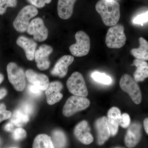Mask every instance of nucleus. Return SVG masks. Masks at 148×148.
<instances>
[{
	"label": "nucleus",
	"mask_w": 148,
	"mask_h": 148,
	"mask_svg": "<svg viewBox=\"0 0 148 148\" xmlns=\"http://www.w3.org/2000/svg\"><path fill=\"white\" fill-rule=\"evenodd\" d=\"M69 91L73 95L86 97L88 90L83 76L80 73L76 72L72 74L67 82Z\"/></svg>",
	"instance_id": "8"
},
{
	"label": "nucleus",
	"mask_w": 148,
	"mask_h": 148,
	"mask_svg": "<svg viewBox=\"0 0 148 148\" xmlns=\"http://www.w3.org/2000/svg\"><path fill=\"white\" fill-rule=\"evenodd\" d=\"M7 71L9 80L14 88L18 91L24 90L26 86V76L23 69L11 62L8 65Z\"/></svg>",
	"instance_id": "7"
},
{
	"label": "nucleus",
	"mask_w": 148,
	"mask_h": 148,
	"mask_svg": "<svg viewBox=\"0 0 148 148\" xmlns=\"http://www.w3.org/2000/svg\"><path fill=\"white\" fill-rule=\"evenodd\" d=\"M17 3V0H0V15L5 13L8 8L15 7Z\"/></svg>",
	"instance_id": "26"
},
{
	"label": "nucleus",
	"mask_w": 148,
	"mask_h": 148,
	"mask_svg": "<svg viewBox=\"0 0 148 148\" xmlns=\"http://www.w3.org/2000/svg\"><path fill=\"white\" fill-rule=\"evenodd\" d=\"M27 136V132L25 130L21 127L16 128L14 130L12 138L16 141L23 140Z\"/></svg>",
	"instance_id": "27"
},
{
	"label": "nucleus",
	"mask_w": 148,
	"mask_h": 148,
	"mask_svg": "<svg viewBox=\"0 0 148 148\" xmlns=\"http://www.w3.org/2000/svg\"><path fill=\"white\" fill-rule=\"evenodd\" d=\"M6 94L7 90L5 88L0 89V100L3 98Z\"/></svg>",
	"instance_id": "36"
},
{
	"label": "nucleus",
	"mask_w": 148,
	"mask_h": 148,
	"mask_svg": "<svg viewBox=\"0 0 148 148\" xmlns=\"http://www.w3.org/2000/svg\"><path fill=\"white\" fill-rule=\"evenodd\" d=\"M95 126L97 132V143L99 145H102L111 136L107 117L103 116L98 119L95 121Z\"/></svg>",
	"instance_id": "12"
},
{
	"label": "nucleus",
	"mask_w": 148,
	"mask_h": 148,
	"mask_svg": "<svg viewBox=\"0 0 148 148\" xmlns=\"http://www.w3.org/2000/svg\"><path fill=\"white\" fill-rule=\"evenodd\" d=\"M11 114L10 112L6 110L5 106L4 104H0V123L10 118Z\"/></svg>",
	"instance_id": "29"
},
{
	"label": "nucleus",
	"mask_w": 148,
	"mask_h": 148,
	"mask_svg": "<svg viewBox=\"0 0 148 148\" xmlns=\"http://www.w3.org/2000/svg\"><path fill=\"white\" fill-rule=\"evenodd\" d=\"M121 115L119 109L115 107L111 108L108 112L107 119L111 136L117 134Z\"/></svg>",
	"instance_id": "18"
},
{
	"label": "nucleus",
	"mask_w": 148,
	"mask_h": 148,
	"mask_svg": "<svg viewBox=\"0 0 148 148\" xmlns=\"http://www.w3.org/2000/svg\"><path fill=\"white\" fill-rule=\"evenodd\" d=\"M91 77L95 81L104 84H110L112 82V80L110 77L107 75L106 74L99 72H93L91 74Z\"/></svg>",
	"instance_id": "25"
},
{
	"label": "nucleus",
	"mask_w": 148,
	"mask_h": 148,
	"mask_svg": "<svg viewBox=\"0 0 148 148\" xmlns=\"http://www.w3.org/2000/svg\"><path fill=\"white\" fill-rule=\"evenodd\" d=\"M26 76L30 83L38 87L42 91L45 90L49 84L48 77L44 74L38 73L29 69L26 71Z\"/></svg>",
	"instance_id": "16"
},
{
	"label": "nucleus",
	"mask_w": 148,
	"mask_h": 148,
	"mask_svg": "<svg viewBox=\"0 0 148 148\" xmlns=\"http://www.w3.org/2000/svg\"><path fill=\"white\" fill-rule=\"evenodd\" d=\"M4 79V77L1 74H0V84L3 82Z\"/></svg>",
	"instance_id": "37"
},
{
	"label": "nucleus",
	"mask_w": 148,
	"mask_h": 148,
	"mask_svg": "<svg viewBox=\"0 0 148 148\" xmlns=\"http://www.w3.org/2000/svg\"><path fill=\"white\" fill-rule=\"evenodd\" d=\"M89 130L88 123L86 121H83L75 127L74 135L75 138L82 144L89 145L93 142V138Z\"/></svg>",
	"instance_id": "13"
},
{
	"label": "nucleus",
	"mask_w": 148,
	"mask_h": 148,
	"mask_svg": "<svg viewBox=\"0 0 148 148\" xmlns=\"http://www.w3.org/2000/svg\"><path fill=\"white\" fill-rule=\"evenodd\" d=\"M53 51L50 46L44 44L41 45L35 52L34 58L38 68L41 71L47 70L50 66L49 56Z\"/></svg>",
	"instance_id": "11"
},
{
	"label": "nucleus",
	"mask_w": 148,
	"mask_h": 148,
	"mask_svg": "<svg viewBox=\"0 0 148 148\" xmlns=\"http://www.w3.org/2000/svg\"><path fill=\"white\" fill-rule=\"evenodd\" d=\"M27 32L29 35L34 36L35 40L40 42L44 41L48 36V30L43 20L39 17L34 18L30 22Z\"/></svg>",
	"instance_id": "9"
},
{
	"label": "nucleus",
	"mask_w": 148,
	"mask_h": 148,
	"mask_svg": "<svg viewBox=\"0 0 148 148\" xmlns=\"http://www.w3.org/2000/svg\"><path fill=\"white\" fill-rule=\"evenodd\" d=\"M63 88V85L59 82H53L49 84L45 90L47 101L49 105H53L61 101L63 95L60 91Z\"/></svg>",
	"instance_id": "14"
},
{
	"label": "nucleus",
	"mask_w": 148,
	"mask_h": 148,
	"mask_svg": "<svg viewBox=\"0 0 148 148\" xmlns=\"http://www.w3.org/2000/svg\"><path fill=\"white\" fill-rule=\"evenodd\" d=\"M73 56L65 55L56 62L54 68L51 71V75L60 78L64 77L67 75L69 66L73 62Z\"/></svg>",
	"instance_id": "15"
},
{
	"label": "nucleus",
	"mask_w": 148,
	"mask_h": 148,
	"mask_svg": "<svg viewBox=\"0 0 148 148\" xmlns=\"http://www.w3.org/2000/svg\"><path fill=\"white\" fill-rule=\"evenodd\" d=\"M52 141L54 148L64 147L67 143L66 135L60 130L53 131L52 133Z\"/></svg>",
	"instance_id": "24"
},
{
	"label": "nucleus",
	"mask_w": 148,
	"mask_h": 148,
	"mask_svg": "<svg viewBox=\"0 0 148 148\" xmlns=\"http://www.w3.org/2000/svg\"><path fill=\"white\" fill-rule=\"evenodd\" d=\"M148 22V11L139 14L132 20L133 24L143 25L144 23Z\"/></svg>",
	"instance_id": "28"
},
{
	"label": "nucleus",
	"mask_w": 148,
	"mask_h": 148,
	"mask_svg": "<svg viewBox=\"0 0 148 148\" xmlns=\"http://www.w3.org/2000/svg\"><path fill=\"white\" fill-rule=\"evenodd\" d=\"M126 37L124 27L121 24L112 26L108 30L106 38V43L111 49H119L125 45Z\"/></svg>",
	"instance_id": "2"
},
{
	"label": "nucleus",
	"mask_w": 148,
	"mask_h": 148,
	"mask_svg": "<svg viewBox=\"0 0 148 148\" xmlns=\"http://www.w3.org/2000/svg\"><path fill=\"white\" fill-rule=\"evenodd\" d=\"M119 84L122 90L129 95L134 103L138 105L141 103L142 95L140 86L131 76L124 74L121 78Z\"/></svg>",
	"instance_id": "4"
},
{
	"label": "nucleus",
	"mask_w": 148,
	"mask_h": 148,
	"mask_svg": "<svg viewBox=\"0 0 148 148\" xmlns=\"http://www.w3.org/2000/svg\"><path fill=\"white\" fill-rule=\"evenodd\" d=\"M29 90L30 93L36 96H40L41 94V92L42 91L38 87L33 84L30 86L29 88Z\"/></svg>",
	"instance_id": "33"
},
{
	"label": "nucleus",
	"mask_w": 148,
	"mask_h": 148,
	"mask_svg": "<svg viewBox=\"0 0 148 148\" xmlns=\"http://www.w3.org/2000/svg\"><path fill=\"white\" fill-rule=\"evenodd\" d=\"M33 147L52 148L54 147L50 137L45 134H41L35 138Z\"/></svg>",
	"instance_id": "23"
},
{
	"label": "nucleus",
	"mask_w": 148,
	"mask_h": 148,
	"mask_svg": "<svg viewBox=\"0 0 148 148\" xmlns=\"http://www.w3.org/2000/svg\"><path fill=\"white\" fill-rule=\"evenodd\" d=\"M144 129L147 134L148 135V118L145 119L143 122Z\"/></svg>",
	"instance_id": "35"
},
{
	"label": "nucleus",
	"mask_w": 148,
	"mask_h": 148,
	"mask_svg": "<svg viewBox=\"0 0 148 148\" xmlns=\"http://www.w3.org/2000/svg\"><path fill=\"white\" fill-rule=\"evenodd\" d=\"M130 124V119L129 114L123 113L121 115L119 125L123 128H126L129 127Z\"/></svg>",
	"instance_id": "30"
},
{
	"label": "nucleus",
	"mask_w": 148,
	"mask_h": 148,
	"mask_svg": "<svg viewBox=\"0 0 148 148\" xmlns=\"http://www.w3.org/2000/svg\"><path fill=\"white\" fill-rule=\"evenodd\" d=\"M90 102L87 98L82 96L74 95L66 101L63 109L65 116L70 117L79 111L87 108L90 106Z\"/></svg>",
	"instance_id": "5"
},
{
	"label": "nucleus",
	"mask_w": 148,
	"mask_h": 148,
	"mask_svg": "<svg viewBox=\"0 0 148 148\" xmlns=\"http://www.w3.org/2000/svg\"><path fill=\"white\" fill-rule=\"evenodd\" d=\"M95 9L106 26L112 27L118 23L120 18V6L114 0H100L95 5Z\"/></svg>",
	"instance_id": "1"
},
{
	"label": "nucleus",
	"mask_w": 148,
	"mask_h": 148,
	"mask_svg": "<svg viewBox=\"0 0 148 148\" xmlns=\"http://www.w3.org/2000/svg\"><path fill=\"white\" fill-rule=\"evenodd\" d=\"M20 109H21L25 113L30 116L33 113L34 107L32 104L31 103H25L22 104Z\"/></svg>",
	"instance_id": "32"
},
{
	"label": "nucleus",
	"mask_w": 148,
	"mask_h": 148,
	"mask_svg": "<svg viewBox=\"0 0 148 148\" xmlns=\"http://www.w3.org/2000/svg\"><path fill=\"white\" fill-rule=\"evenodd\" d=\"M28 2L36 8H42L45 6L46 4L51 3V0H27Z\"/></svg>",
	"instance_id": "31"
},
{
	"label": "nucleus",
	"mask_w": 148,
	"mask_h": 148,
	"mask_svg": "<svg viewBox=\"0 0 148 148\" xmlns=\"http://www.w3.org/2000/svg\"><path fill=\"white\" fill-rule=\"evenodd\" d=\"M125 137V143L128 148H133L140 143L142 136V125L135 121L129 125Z\"/></svg>",
	"instance_id": "10"
},
{
	"label": "nucleus",
	"mask_w": 148,
	"mask_h": 148,
	"mask_svg": "<svg viewBox=\"0 0 148 148\" xmlns=\"http://www.w3.org/2000/svg\"><path fill=\"white\" fill-rule=\"evenodd\" d=\"M16 43L18 46L24 49L28 60L32 61L34 60L37 46V43L34 40L27 37L21 36L18 37Z\"/></svg>",
	"instance_id": "17"
},
{
	"label": "nucleus",
	"mask_w": 148,
	"mask_h": 148,
	"mask_svg": "<svg viewBox=\"0 0 148 148\" xmlns=\"http://www.w3.org/2000/svg\"><path fill=\"white\" fill-rule=\"evenodd\" d=\"M1 144V140H0V145Z\"/></svg>",
	"instance_id": "38"
},
{
	"label": "nucleus",
	"mask_w": 148,
	"mask_h": 148,
	"mask_svg": "<svg viewBox=\"0 0 148 148\" xmlns=\"http://www.w3.org/2000/svg\"><path fill=\"white\" fill-rule=\"evenodd\" d=\"M76 42L69 47L72 55L76 57H82L87 55L90 47V38L84 32H77L75 35Z\"/></svg>",
	"instance_id": "6"
},
{
	"label": "nucleus",
	"mask_w": 148,
	"mask_h": 148,
	"mask_svg": "<svg viewBox=\"0 0 148 148\" xmlns=\"http://www.w3.org/2000/svg\"><path fill=\"white\" fill-rule=\"evenodd\" d=\"M132 66H135L137 69L134 72V79L137 82L144 81L148 77V63L144 60L135 59Z\"/></svg>",
	"instance_id": "20"
},
{
	"label": "nucleus",
	"mask_w": 148,
	"mask_h": 148,
	"mask_svg": "<svg viewBox=\"0 0 148 148\" xmlns=\"http://www.w3.org/2000/svg\"><path fill=\"white\" fill-rule=\"evenodd\" d=\"M38 9L32 5L26 6L18 12L13 21L14 28L17 32L24 33L27 31L31 18L36 16Z\"/></svg>",
	"instance_id": "3"
},
{
	"label": "nucleus",
	"mask_w": 148,
	"mask_h": 148,
	"mask_svg": "<svg viewBox=\"0 0 148 148\" xmlns=\"http://www.w3.org/2000/svg\"><path fill=\"white\" fill-rule=\"evenodd\" d=\"M29 116L20 109L14 112L11 119V122L17 127H22L29 121Z\"/></svg>",
	"instance_id": "22"
},
{
	"label": "nucleus",
	"mask_w": 148,
	"mask_h": 148,
	"mask_svg": "<svg viewBox=\"0 0 148 148\" xmlns=\"http://www.w3.org/2000/svg\"><path fill=\"white\" fill-rule=\"evenodd\" d=\"M139 48L132 49L131 54L137 59L148 61V42L143 37L139 38Z\"/></svg>",
	"instance_id": "21"
},
{
	"label": "nucleus",
	"mask_w": 148,
	"mask_h": 148,
	"mask_svg": "<svg viewBox=\"0 0 148 148\" xmlns=\"http://www.w3.org/2000/svg\"><path fill=\"white\" fill-rule=\"evenodd\" d=\"M76 1L77 0H58L57 11L60 18L66 20L71 16L74 4Z\"/></svg>",
	"instance_id": "19"
},
{
	"label": "nucleus",
	"mask_w": 148,
	"mask_h": 148,
	"mask_svg": "<svg viewBox=\"0 0 148 148\" xmlns=\"http://www.w3.org/2000/svg\"><path fill=\"white\" fill-rule=\"evenodd\" d=\"M14 129L13 124L12 123H8L6 125L5 129L8 132H12Z\"/></svg>",
	"instance_id": "34"
}]
</instances>
